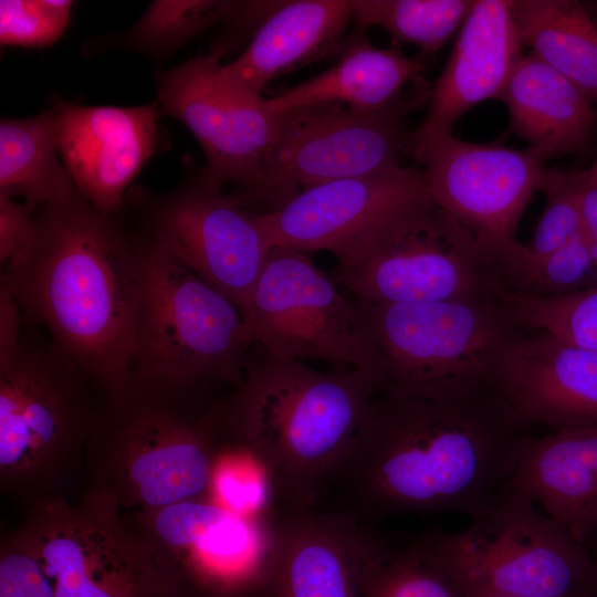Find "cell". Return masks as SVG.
I'll list each match as a JSON object with an SVG mask.
<instances>
[{
    "mask_svg": "<svg viewBox=\"0 0 597 597\" xmlns=\"http://www.w3.org/2000/svg\"><path fill=\"white\" fill-rule=\"evenodd\" d=\"M528 427L491 391L433 399L381 389L328 488L376 526L398 514H481L509 485Z\"/></svg>",
    "mask_w": 597,
    "mask_h": 597,
    "instance_id": "cell-1",
    "label": "cell"
},
{
    "mask_svg": "<svg viewBox=\"0 0 597 597\" xmlns=\"http://www.w3.org/2000/svg\"><path fill=\"white\" fill-rule=\"evenodd\" d=\"M143 237L78 191L35 211V239L0 283L23 316L102 385L130 370L140 298Z\"/></svg>",
    "mask_w": 597,
    "mask_h": 597,
    "instance_id": "cell-2",
    "label": "cell"
},
{
    "mask_svg": "<svg viewBox=\"0 0 597 597\" xmlns=\"http://www.w3.org/2000/svg\"><path fill=\"white\" fill-rule=\"evenodd\" d=\"M221 386L135 370L106 383L84 492L125 513L207 498L223 438Z\"/></svg>",
    "mask_w": 597,
    "mask_h": 597,
    "instance_id": "cell-3",
    "label": "cell"
},
{
    "mask_svg": "<svg viewBox=\"0 0 597 597\" xmlns=\"http://www.w3.org/2000/svg\"><path fill=\"white\" fill-rule=\"evenodd\" d=\"M377 391L358 370L321 371L253 345L222 416L268 472L279 512H300L328 488Z\"/></svg>",
    "mask_w": 597,
    "mask_h": 597,
    "instance_id": "cell-4",
    "label": "cell"
},
{
    "mask_svg": "<svg viewBox=\"0 0 597 597\" xmlns=\"http://www.w3.org/2000/svg\"><path fill=\"white\" fill-rule=\"evenodd\" d=\"M23 315V314H22ZM103 385L23 316L0 350V488L25 505L62 495L82 473Z\"/></svg>",
    "mask_w": 597,
    "mask_h": 597,
    "instance_id": "cell-5",
    "label": "cell"
},
{
    "mask_svg": "<svg viewBox=\"0 0 597 597\" xmlns=\"http://www.w3.org/2000/svg\"><path fill=\"white\" fill-rule=\"evenodd\" d=\"M416 541L464 597H595L589 549L512 485L465 528Z\"/></svg>",
    "mask_w": 597,
    "mask_h": 597,
    "instance_id": "cell-6",
    "label": "cell"
},
{
    "mask_svg": "<svg viewBox=\"0 0 597 597\" xmlns=\"http://www.w3.org/2000/svg\"><path fill=\"white\" fill-rule=\"evenodd\" d=\"M373 343L380 390L451 399L490 390L519 329L493 296L408 304L354 300Z\"/></svg>",
    "mask_w": 597,
    "mask_h": 597,
    "instance_id": "cell-7",
    "label": "cell"
},
{
    "mask_svg": "<svg viewBox=\"0 0 597 597\" xmlns=\"http://www.w3.org/2000/svg\"><path fill=\"white\" fill-rule=\"evenodd\" d=\"M139 232L140 298L130 370L238 386L253 347L241 311Z\"/></svg>",
    "mask_w": 597,
    "mask_h": 597,
    "instance_id": "cell-8",
    "label": "cell"
},
{
    "mask_svg": "<svg viewBox=\"0 0 597 597\" xmlns=\"http://www.w3.org/2000/svg\"><path fill=\"white\" fill-rule=\"evenodd\" d=\"M430 93L422 80L380 109L320 104L279 114L258 185L243 207L270 212L317 185L407 166V118L428 104Z\"/></svg>",
    "mask_w": 597,
    "mask_h": 597,
    "instance_id": "cell-9",
    "label": "cell"
},
{
    "mask_svg": "<svg viewBox=\"0 0 597 597\" xmlns=\"http://www.w3.org/2000/svg\"><path fill=\"white\" fill-rule=\"evenodd\" d=\"M8 538L30 554L55 597H185L153 551L109 499L44 498L25 505Z\"/></svg>",
    "mask_w": 597,
    "mask_h": 597,
    "instance_id": "cell-10",
    "label": "cell"
},
{
    "mask_svg": "<svg viewBox=\"0 0 597 597\" xmlns=\"http://www.w3.org/2000/svg\"><path fill=\"white\" fill-rule=\"evenodd\" d=\"M337 258L334 281L371 304L491 296V261L430 198L389 217Z\"/></svg>",
    "mask_w": 597,
    "mask_h": 597,
    "instance_id": "cell-11",
    "label": "cell"
},
{
    "mask_svg": "<svg viewBox=\"0 0 597 597\" xmlns=\"http://www.w3.org/2000/svg\"><path fill=\"white\" fill-rule=\"evenodd\" d=\"M189 165L172 190L133 186L122 213L156 244L233 302L243 317L272 249L255 212Z\"/></svg>",
    "mask_w": 597,
    "mask_h": 597,
    "instance_id": "cell-12",
    "label": "cell"
},
{
    "mask_svg": "<svg viewBox=\"0 0 597 597\" xmlns=\"http://www.w3.org/2000/svg\"><path fill=\"white\" fill-rule=\"evenodd\" d=\"M244 321L253 345L266 353L358 370L380 389L376 353L355 301L306 253L271 249Z\"/></svg>",
    "mask_w": 597,
    "mask_h": 597,
    "instance_id": "cell-13",
    "label": "cell"
},
{
    "mask_svg": "<svg viewBox=\"0 0 597 597\" xmlns=\"http://www.w3.org/2000/svg\"><path fill=\"white\" fill-rule=\"evenodd\" d=\"M277 516H243L202 498L127 519L185 597H245L266 582Z\"/></svg>",
    "mask_w": 597,
    "mask_h": 597,
    "instance_id": "cell-14",
    "label": "cell"
},
{
    "mask_svg": "<svg viewBox=\"0 0 597 597\" xmlns=\"http://www.w3.org/2000/svg\"><path fill=\"white\" fill-rule=\"evenodd\" d=\"M223 49L189 59L156 77L159 114L182 123L206 158L203 175L242 206L255 189L265 154L274 137L277 115L264 97L226 85L219 77Z\"/></svg>",
    "mask_w": 597,
    "mask_h": 597,
    "instance_id": "cell-15",
    "label": "cell"
},
{
    "mask_svg": "<svg viewBox=\"0 0 597 597\" xmlns=\"http://www.w3.org/2000/svg\"><path fill=\"white\" fill-rule=\"evenodd\" d=\"M430 199L461 224L491 260L517 241L519 223L547 172L527 149L463 142H428L411 157Z\"/></svg>",
    "mask_w": 597,
    "mask_h": 597,
    "instance_id": "cell-16",
    "label": "cell"
},
{
    "mask_svg": "<svg viewBox=\"0 0 597 597\" xmlns=\"http://www.w3.org/2000/svg\"><path fill=\"white\" fill-rule=\"evenodd\" d=\"M428 198L422 169L407 165L317 185L255 216L272 248L325 250L336 256L389 217Z\"/></svg>",
    "mask_w": 597,
    "mask_h": 597,
    "instance_id": "cell-17",
    "label": "cell"
},
{
    "mask_svg": "<svg viewBox=\"0 0 597 597\" xmlns=\"http://www.w3.org/2000/svg\"><path fill=\"white\" fill-rule=\"evenodd\" d=\"M392 549L353 515L315 509L280 513L262 597H362L369 572Z\"/></svg>",
    "mask_w": 597,
    "mask_h": 597,
    "instance_id": "cell-18",
    "label": "cell"
},
{
    "mask_svg": "<svg viewBox=\"0 0 597 597\" xmlns=\"http://www.w3.org/2000/svg\"><path fill=\"white\" fill-rule=\"evenodd\" d=\"M490 390L526 427H597V350L521 331L503 349Z\"/></svg>",
    "mask_w": 597,
    "mask_h": 597,
    "instance_id": "cell-19",
    "label": "cell"
},
{
    "mask_svg": "<svg viewBox=\"0 0 597 597\" xmlns=\"http://www.w3.org/2000/svg\"><path fill=\"white\" fill-rule=\"evenodd\" d=\"M59 151L77 191L98 211L117 214L158 142L157 102L139 106L57 102Z\"/></svg>",
    "mask_w": 597,
    "mask_h": 597,
    "instance_id": "cell-20",
    "label": "cell"
},
{
    "mask_svg": "<svg viewBox=\"0 0 597 597\" xmlns=\"http://www.w3.org/2000/svg\"><path fill=\"white\" fill-rule=\"evenodd\" d=\"M512 0H475L449 59L431 85L427 112L410 132V155L430 140L452 135L474 105L496 100L522 54Z\"/></svg>",
    "mask_w": 597,
    "mask_h": 597,
    "instance_id": "cell-21",
    "label": "cell"
},
{
    "mask_svg": "<svg viewBox=\"0 0 597 597\" xmlns=\"http://www.w3.org/2000/svg\"><path fill=\"white\" fill-rule=\"evenodd\" d=\"M252 38L243 52L219 69L220 80L241 93L262 96L275 77L300 66L335 59L353 22L352 0L254 1Z\"/></svg>",
    "mask_w": 597,
    "mask_h": 597,
    "instance_id": "cell-22",
    "label": "cell"
},
{
    "mask_svg": "<svg viewBox=\"0 0 597 597\" xmlns=\"http://www.w3.org/2000/svg\"><path fill=\"white\" fill-rule=\"evenodd\" d=\"M509 485L586 546L597 536V427L527 433Z\"/></svg>",
    "mask_w": 597,
    "mask_h": 597,
    "instance_id": "cell-23",
    "label": "cell"
},
{
    "mask_svg": "<svg viewBox=\"0 0 597 597\" xmlns=\"http://www.w3.org/2000/svg\"><path fill=\"white\" fill-rule=\"evenodd\" d=\"M509 112V132L546 160L590 150L597 114L589 97L534 53L523 55L496 97Z\"/></svg>",
    "mask_w": 597,
    "mask_h": 597,
    "instance_id": "cell-24",
    "label": "cell"
},
{
    "mask_svg": "<svg viewBox=\"0 0 597 597\" xmlns=\"http://www.w3.org/2000/svg\"><path fill=\"white\" fill-rule=\"evenodd\" d=\"M334 63L317 75L264 98L265 108L279 115L295 108L338 104L358 111L384 108L423 78L429 61L407 56L398 46L378 48L366 32L352 29Z\"/></svg>",
    "mask_w": 597,
    "mask_h": 597,
    "instance_id": "cell-25",
    "label": "cell"
},
{
    "mask_svg": "<svg viewBox=\"0 0 597 597\" xmlns=\"http://www.w3.org/2000/svg\"><path fill=\"white\" fill-rule=\"evenodd\" d=\"M77 193L62 161L55 108L28 118L0 122V195L39 209Z\"/></svg>",
    "mask_w": 597,
    "mask_h": 597,
    "instance_id": "cell-26",
    "label": "cell"
},
{
    "mask_svg": "<svg viewBox=\"0 0 597 597\" xmlns=\"http://www.w3.org/2000/svg\"><path fill=\"white\" fill-rule=\"evenodd\" d=\"M523 45L597 104V27L577 0H512Z\"/></svg>",
    "mask_w": 597,
    "mask_h": 597,
    "instance_id": "cell-27",
    "label": "cell"
},
{
    "mask_svg": "<svg viewBox=\"0 0 597 597\" xmlns=\"http://www.w3.org/2000/svg\"><path fill=\"white\" fill-rule=\"evenodd\" d=\"M475 0H352L353 30L384 29L394 46L413 44L429 59L461 28Z\"/></svg>",
    "mask_w": 597,
    "mask_h": 597,
    "instance_id": "cell-28",
    "label": "cell"
},
{
    "mask_svg": "<svg viewBox=\"0 0 597 597\" xmlns=\"http://www.w3.org/2000/svg\"><path fill=\"white\" fill-rule=\"evenodd\" d=\"M514 243L491 259L500 287L517 294L548 297L597 285V261L584 231L557 251L540 259L521 256L514 251Z\"/></svg>",
    "mask_w": 597,
    "mask_h": 597,
    "instance_id": "cell-29",
    "label": "cell"
},
{
    "mask_svg": "<svg viewBox=\"0 0 597 597\" xmlns=\"http://www.w3.org/2000/svg\"><path fill=\"white\" fill-rule=\"evenodd\" d=\"M242 1L155 0L114 42L117 48L164 60L219 22L237 19Z\"/></svg>",
    "mask_w": 597,
    "mask_h": 597,
    "instance_id": "cell-30",
    "label": "cell"
},
{
    "mask_svg": "<svg viewBox=\"0 0 597 597\" xmlns=\"http://www.w3.org/2000/svg\"><path fill=\"white\" fill-rule=\"evenodd\" d=\"M493 296L521 331H544L557 338L597 350V285L575 293L538 297L495 285Z\"/></svg>",
    "mask_w": 597,
    "mask_h": 597,
    "instance_id": "cell-31",
    "label": "cell"
},
{
    "mask_svg": "<svg viewBox=\"0 0 597 597\" xmlns=\"http://www.w3.org/2000/svg\"><path fill=\"white\" fill-rule=\"evenodd\" d=\"M222 412V409H221ZM218 451L207 498L249 517L279 513L275 492L263 465L227 429Z\"/></svg>",
    "mask_w": 597,
    "mask_h": 597,
    "instance_id": "cell-32",
    "label": "cell"
},
{
    "mask_svg": "<svg viewBox=\"0 0 597 597\" xmlns=\"http://www.w3.org/2000/svg\"><path fill=\"white\" fill-rule=\"evenodd\" d=\"M362 597H464L453 579L415 542L394 551L367 575Z\"/></svg>",
    "mask_w": 597,
    "mask_h": 597,
    "instance_id": "cell-33",
    "label": "cell"
},
{
    "mask_svg": "<svg viewBox=\"0 0 597 597\" xmlns=\"http://www.w3.org/2000/svg\"><path fill=\"white\" fill-rule=\"evenodd\" d=\"M540 191L546 201L533 237L527 243L513 244L527 259L546 256L583 232L578 170L548 169Z\"/></svg>",
    "mask_w": 597,
    "mask_h": 597,
    "instance_id": "cell-34",
    "label": "cell"
},
{
    "mask_svg": "<svg viewBox=\"0 0 597 597\" xmlns=\"http://www.w3.org/2000/svg\"><path fill=\"white\" fill-rule=\"evenodd\" d=\"M73 7L69 0H1L0 43L43 49L65 32Z\"/></svg>",
    "mask_w": 597,
    "mask_h": 597,
    "instance_id": "cell-35",
    "label": "cell"
},
{
    "mask_svg": "<svg viewBox=\"0 0 597 597\" xmlns=\"http://www.w3.org/2000/svg\"><path fill=\"white\" fill-rule=\"evenodd\" d=\"M0 597H55L36 559L7 535L0 545Z\"/></svg>",
    "mask_w": 597,
    "mask_h": 597,
    "instance_id": "cell-36",
    "label": "cell"
},
{
    "mask_svg": "<svg viewBox=\"0 0 597 597\" xmlns=\"http://www.w3.org/2000/svg\"><path fill=\"white\" fill-rule=\"evenodd\" d=\"M35 211L25 202L0 195V261L7 264L24 255L35 239Z\"/></svg>",
    "mask_w": 597,
    "mask_h": 597,
    "instance_id": "cell-37",
    "label": "cell"
},
{
    "mask_svg": "<svg viewBox=\"0 0 597 597\" xmlns=\"http://www.w3.org/2000/svg\"><path fill=\"white\" fill-rule=\"evenodd\" d=\"M578 190L583 217V231L597 261V187L588 168L578 170Z\"/></svg>",
    "mask_w": 597,
    "mask_h": 597,
    "instance_id": "cell-38",
    "label": "cell"
},
{
    "mask_svg": "<svg viewBox=\"0 0 597 597\" xmlns=\"http://www.w3.org/2000/svg\"><path fill=\"white\" fill-rule=\"evenodd\" d=\"M586 547L589 549L594 564H595V574H596V586H595V597H597V536L593 538Z\"/></svg>",
    "mask_w": 597,
    "mask_h": 597,
    "instance_id": "cell-39",
    "label": "cell"
},
{
    "mask_svg": "<svg viewBox=\"0 0 597 597\" xmlns=\"http://www.w3.org/2000/svg\"><path fill=\"white\" fill-rule=\"evenodd\" d=\"M590 179L597 187V161L595 160L594 164L588 168Z\"/></svg>",
    "mask_w": 597,
    "mask_h": 597,
    "instance_id": "cell-40",
    "label": "cell"
},
{
    "mask_svg": "<svg viewBox=\"0 0 597 597\" xmlns=\"http://www.w3.org/2000/svg\"><path fill=\"white\" fill-rule=\"evenodd\" d=\"M495 597H516V596H495Z\"/></svg>",
    "mask_w": 597,
    "mask_h": 597,
    "instance_id": "cell-41",
    "label": "cell"
},
{
    "mask_svg": "<svg viewBox=\"0 0 597 597\" xmlns=\"http://www.w3.org/2000/svg\"><path fill=\"white\" fill-rule=\"evenodd\" d=\"M596 161H597V158H596Z\"/></svg>",
    "mask_w": 597,
    "mask_h": 597,
    "instance_id": "cell-42",
    "label": "cell"
}]
</instances>
